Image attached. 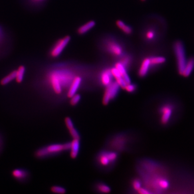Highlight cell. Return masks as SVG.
Wrapping results in <instances>:
<instances>
[{"mask_svg": "<svg viewBox=\"0 0 194 194\" xmlns=\"http://www.w3.org/2000/svg\"><path fill=\"white\" fill-rule=\"evenodd\" d=\"M174 50L177 60L178 71L180 75H182L187 61L183 43L181 41H177L174 45Z\"/></svg>", "mask_w": 194, "mask_h": 194, "instance_id": "6da1fadb", "label": "cell"}, {"mask_svg": "<svg viewBox=\"0 0 194 194\" xmlns=\"http://www.w3.org/2000/svg\"><path fill=\"white\" fill-rule=\"evenodd\" d=\"M64 150L63 144H52L42 147L35 152V156L39 158H46L51 155H55Z\"/></svg>", "mask_w": 194, "mask_h": 194, "instance_id": "7a4b0ae2", "label": "cell"}, {"mask_svg": "<svg viewBox=\"0 0 194 194\" xmlns=\"http://www.w3.org/2000/svg\"><path fill=\"white\" fill-rule=\"evenodd\" d=\"M119 85L116 81L112 82L106 86L103 97V104L104 105H107L111 100L115 98L119 92Z\"/></svg>", "mask_w": 194, "mask_h": 194, "instance_id": "3957f363", "label": "cell"}, {"mask_svg": "<svg viewBox=\"0 0 194 194\" xmlns=\"http://www.w3.org/2000/svg\"><path fill=\"white\" fill-rule=\"evenodd\" d=\"M71 40L70 36H67L58 40L53 47L50 51V56L53 58H56L61 54L64 49L69 44Z\"/></svg>", "mask_w": 194, "mask_h": 194, "instance_id": "277c9868", "label": "cell"}, {"mask_svg": "<svg viewBox=\"0 0 194 194\" xmlns=\"http://www.w3.org/2000/svg\"><path fill=\"white\" fill-rule=\"evenodd\" d=\"M161 114V122L162 124L165 125L169 122V120L172 116L173 113L172 107L169 105H164L160 108Z\"/></svg>", "mask_w": 194, "mask_h": 194, "instance_id": "5b68a950", "label": "cell"}, {"mask_svg": "<svg viewBox=\"0 0 194 194\" xmlns=\"http://www.w3.org/2000/svg\"><path fill=\"white\" fill-rule=\"evenodd\" d=\"M81 78L79 76H76L73 78L71 83L70 85L69 89L67 93V97L71 98L73 95L76 94V92L81 85Z\"/></svg>", "mask_w": 194, "mask_h": 194, "instance_id": "8992f818", "label": "cell"}, {"mask_svg": "<svg viewBox=\"0 0 194 194\" xmlns=\"http://www.w3.org/2000/svg\"><path fill=\"white\" fill-rule=\"evenodd\" d=\"M13 177L20 182L25 181L29 177V173L26 169H15L11 173Z\"/></svg>", "mask_w": 194, "mask_h": 194, "instance_id": "52a82bcc", "label": "cell"}, {"mask_svg": "<svg viewBox=\"0 0 194 194\" xmlns=\"http://www.w3.org/2000/svg\"><path fill=\"white\" fill-rule=\"evenodd\" d=\"M150 67V58H145L142 61L139 69V76L140 77H144L147 75Z\"/></svg>", "mask_w": 194, "mask_h": 194, "instance_id": "ba28073f", "label": "cell"}, {"mask_svg": "<svg viewBox=\"0 0 194 194\" xmlns=\"http://www.w3.org/2000/svg\"><path fill=\"white\" fill-rule=\"evenodd\" d=\"M108 51L111 53L113 55L116 56H120L122 53V49L120 45L114 42L108 43L107 45Z\"/></svg>", "mask_w": 194, "mask_h": 194, "instance_id": "9c48e42d", "label": "cell"}, {"mask_svg": "<svg viewBox=\"0 0 194 194\" xmlns=\"http://www.w3.org/2000/svg\"><path fill=\"white\" fill-rule=\"evenodd\" d=\"M80 149V142L79 139H73L71 142V150L70 156L72 158H76L77 157Z\"/></svg>", "mask_w": 194, "mask_h": 194, "instance_id": "30bf717a", "label": "cell"}, {"mask_svg": "<svg viewBox=\"0 0 194 194\" xmlns=\"http://www.w3.org/2000/svg\"><path fill=\"white\" fill-rule=\"evenodd\" d=\"M118 71H119L121 77L123 79L125 80L126 83L127 84L131 83V80H130V76L128 75L126 69V67L121 62H117L116 64H115V67Z\"/></svg>", "mask_w": 194, "mask_h": 194, "instance_id": "8fae6325", "label": "cell"}, {"mask_svg": "<svg viewBox=\"0 0 194 194\" xmlns=\"http://www.w3.org/2000/svg\"><path fill=\"white\" fill-rule=\"evenodd\" d=\"M112 78L113 77L111 74L110 69L106 70L103 71L101 75V83L103 84V85L104 86H107L112 82Z\"/></svg>", "mask_w": 194, "mask_h": 194, "instance_id": "7c38bea8", "label": "cell"}, {"mask_svg": "<svg viewBox=\"0 0 194 194\" xmlns=\"http://www.w3.org/2000/svg\"><path fill=\"white\" fill-rule=\"evenodd\" d=\"M194 69V58H190L187 61L186 66L182 73V76L185 77L189 76Z\"/></svg>", "mask_w": 194, "mask_h": 194, "instance_id": "4fadbf2b", "label": "cell"}, {"mask_svg": "<svg viewBox=\"0 0 194 194\" xmlns=\"http://www.w3.org/2000/svg\"><path fill=\"white\" fill-rule=\"evenodd\" d=\"M96 25V22L94 21H90L81 25L78 29V33L79 35H84Z\"/></svg>", "mask_w": 194, "mask_h": 194, "instance_id": "5bb4252c", "label": "cell"}, {"mask_svg": "<svg viewBox=\"0 0 194 194\" xmlns=\"http://www.w3.org/2000/svg\"><path fill=\"white\" fill-rule=\"evenodd\" d=\"M116 24L117 27L119 28L120 30H121L122 32L127 34V35H130L132 33L133 30L132 28L129 25H127L125 24L121 20H118L116 21Z\"/></svg>", "mask_w": 194, "mask_h": 194, "instance_id": "9a60e30c", "label": "cell"}, {"mask_svg": "<svg viewBox=\"0 0 194 194\" xmlns=\"http://www.w3.org/2000/svg\"><path fill=\"white\" fill-rule=\"evenodd\" d=\"M16 70H14L13 71L10 72L9 74L6 76V77L3 78L0 81L1 85L2 86H4L9 83H10L11 81L15 79L16 78Z\"/></svg>", "mask_w": 194, "mask_h": 194, "instance_id": "2e32d148", "label": "cell"}, {"mask_svg": "<svg viewBox=\"0 0 194 194\" xmlns=\"http://www.w3.org/2000/svg\"><path fill=\"white\" fill-rule=\"evenodd\" d=\"M25 72V67L23 65H21L16 70V75L15 80L18 83H21L22 82L24 76Z\"/></svg>", "mask_w": 194, "mask_h": 194, "instance_id": "e0dca14e", "label": "cell"}, {"mask_svg": "<svg viewBox=\"0 0 194 194\" xmlns=\"http://www.w3.org/2000/svg\"><path fill=\"white\" fill-rule=\"evenodd\" d=\"M150 65H155L158 64H163L166 59L164 57L158 56V57H152L150 58Z\"/></svg>", "mask_w": 194, "mask_h": 194, "instance_id": "ac0fdd59", "label": "cell"}, {"mask_svg": "<svg viewBox=\"0 0 194 194\" xmlns=\"http://www.w3.org/2000/svg\"><path fill=\"white\" fill-rule=\"evenodd\" d=\"M97 189L99 191L102 193H109L111 191V189L109 186L106 184L100 183L97 186Z\"/></svg>", "mask_w": 194, "mask_h": 194, "instance_id": "d6986e66", "label": "cell"}, {"mask_svg": "<svg viewBox=\"0 0 194 194\" xmlns=\"http://www.w3.org/2000/svg\"><path fill=\"white\" fill-rule=\"evenodd\" d=\"M110 162H111L110 161V160L108 159V157L107 156L105 153H104V154L100 155V156H99V163L102 166H108Z\"/></svg>", "mask_w": 194, "mask_h": 194, "instance_id": "ffe728a7", "label": "cell"}, {"mask_svg": "<svg viewBox=\"0 0 194 194\" xmlns=\"http://www.w3.org/2000/svg\"><path fill=\"white\" fill-rule=\"evenodd\" d=\"M157 183L159 187L163 189H166L169 187V182L164 178H160L157 181Z\"/></svg>", "mask_w": 194, "mask_h": 194, "instance_id": "44dd1931", "label": "cell"}, {"mask_svg": "<svg viewBox=\"0 0 194 194\" xmlns=\"http://www.w3.org/2000/svg\"><path fill=\"white\" fill-rule=\"evenodd\" d=\"M51 191L56 194H64L66 193L65 189L59 186H53L51 188Z\"/></svg>", "mask_w": 194, "mask_h": 194, "instance_id": "7402d4cb", "label": "cell"}, {"mask_svg": "<svg viewBox=\"0 0 194 194\" xmlns=\"http://www.w3.org/2000/svg\"><path fill=\"white\" fill-rule=\"evenodd\" d=\"M70 104L72 106H75L77 105L81 99V96L80 94H75L72 97L70 98Z\"/></svg>", "mask_w": 194, "mask_h": 194, "instance_id": "603a6c76", "label": "cell"}, {"mask_svg": "<svg viewBox=\"0 0 194 194\" xmlns=\"http://www.w3.org/2000/svg\"><path fill=\"white\" fill-rule=\"evenodd\" d=\"M105 153L111 162L116 160L117 157H118V155H117L116 153L113 152H106Z\"/></svg>", "mask_w": 194, "mask_h": 194, "instance_id": "cb8c5ba5", "label": "cell"}, {"mask_svg": "<svg viewBox=\"0 0 194 194\" xmlns=\"http://www.w3.org/2000/svg\"><path fill=\"white\" fill-rule=\"evenodd\" d=\"M110 71H111V74L112 75L113 77L114 78L116 79L121 77L119 71H118V70L117 69L116 67L111 68Z\"/></svg>", "mask_w": 194, "mask_h": 194, "instance_id": "d4e9b609", "label": "cell"}, {"mask_svg": "<svg viewBox=\"0 0 194 194\" xmlns=\"http://www.w3.org/2000/svg\"><path fill=\"white\" fill-rule=\"evenodd\" d=\"M70 133L73 139H80V135L78 130L75 127L72 128L69 130Z\"/></svg>", "mask_w": 194, "mask_h": 194, "instance_id": "484cf974", "label": "cell"}, {"mask_svg": "<svg viewBox=\"0 0 194 194\" xmlns=\"http://www.w3.org/2000/svg\"><path fill=\"white\" fill-rule=\"evenodd\" d=\"M136 85L130 83L127 84L126 85V86H125L124 90H126V91L128 92L132 93L133 92H134L136 91Z\"/></svg>", "mask_w": 194, "mask_h": 194, "instance_id": "4316f807", "label": "cell"}, {"mask_svg": "<svg viewBox=\"0 0 194 194\" xmlns=\"http://www.w3.org/2000/svg\"><path fill=\"white\" fill-rule=\"evenodd\" d=\"M132 187L135 190L138 191L141 187V183L139 180L136 179L132 182Z\"/></svg>", "mask_w": 194, "mask_h": 194, "instance_id": "83f0119b", "label": "cell"}, {"mask_svg": "<svg viewBox=\"0 0 194 194\" xmlns=\"http://www.w3.org/2000/svg\"><path fill=\"white\" fill-rule=\"evenodd\" d=\"M116 83L119 85L120 87H121L123 89H125V86H126V85L127 84L126 83V81L123 79V78L122 77L116 79Z\"/></svg>", "mask_w": 194, "mask_h": 194, "instance_id": "f1b7e54d", "label": "cell"}, {"mask_svg": "<svg viewBox=\"0 0 194 194\" xmlns=\"http://www.w3.org/2000/svg\"><path fill=\"white\" fill-rule=\"evenodd\" d=\"M65 122L66 126L69 130H71L72 128L74 127V125H73V123L72 122V120L69 117H67L65 118Z\"/></svg>", "mask_w": 194, "mask_h": 194, "instance_id": "f546056e", "label": "cell"}, {"mask_svg": "<svg viewBox=\"0 0 194 194\" xmlns=\"http://www.w3.org/2000/svg\"><path fill=\"white\" fill-rule=\"evenodd\" d=\"M130 59L127 57H125L124 58H123V59L122 60V61L121 62L124 66H125V67H128L129 65V63H130Z\"/></svg>", "mask_w": 194, "mask_h": 194, "instance_id": "4dcf8cb0", "label": "cell"}, {"mask_svg": "<svg viewBox=\"0 0 194 194\" xmlns=\"http://www.w3.org/2000/svg\"><path fill=\"white\" fill-rule=\"evenodd\" d=\"M138 193L140 194H150V192L148 191L146 189L144 188L141 187L139 189V190H138Z\"/></svg>", "mask_w": 194, "mask_h": 194, "instance_id": "1f68e13d", "label": "cell"}, {"mask_svg": "<svg viewBox=\"0 0 194 194\" xmlns=\"http://www.w3.org/2000/svg\"><path fill=\"white\" fill-rule=\"evenodd\" d=\"M154 33L152 31H149L146 33V37L148 39H152L154 38Z\"/></svg>", "mask_w": 194, "mask_h": 194, "instance_id": "d6a6232c", "label": "cell"}, {"mask_svg": "<svg viewBox=\"0 0 194 194\" xmlns=\"http://www.w3.org/2000/svg\"><path fill=\"white\" fill-rule=\"evenodd\" d=\"M64 145V150H68L70 149L71 147V142H67L63 144Z\"/></svg>", "mask_w": 194, "mask_h": 194, "instance_id": "836d02e7", "label": "cell"}, {"mask_svg": "<svg viewBox=\"0 0 194 194\" xmlns=\"http://www.w3.org/2000/svg\"><path fill=\"white\" fill-rule=\"evenodd\" d=\"M2 146V140H1V138L0 137V148Z\"/></svg>", "mask_w": 194, "mask_h": 194, "instance_id": "e575fe53", "label": "cell"}, {"mask_svg": "<svg viewBox=\"0 0 194 194\" xmlns=\"http://www.w3.org/2000/svg\"><path fill=\"white\" fill-rule=\"evenodd\" d=\"M33 1H43V0H33Z\"/></svg>", "mask_w": 194, "mask_h": 194, "instance_id": "d590c367", "label": "cell"}, {"mask_svg": "<svg viewBox=\"0 0 194 194\" xmlns=\"http://www.w3.org/2000/svg\"><path fill=\"white\" fill-rule=\"evenodd\" d=\"M141 1H146V0H141Z\"/></svg>", "mask_w": 194, "mask_h": 194, "instance_id": "8d00e7d4", "label": "cell"}]
</instances>
